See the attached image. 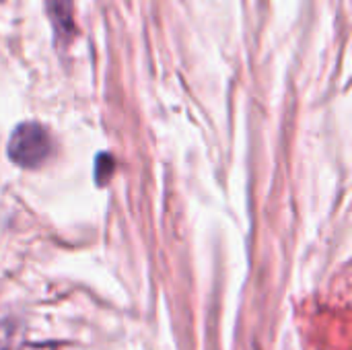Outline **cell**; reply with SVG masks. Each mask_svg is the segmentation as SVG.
Here are the masks:
<instances>
[{
  "label": "cell",
  "mask_w": 352,
  "mask_h": 350,
  "mask_svg": "<svg viewBox=\"0 0 352 350\" xmlns=\"http://www.w3.org/2000/svg\"><path fill=\"white\" fill-rule=\"evenodd\" d=\"M52 149H54V142H52L50 132L35 122H25L16 126L14 132L10 134L6 153L12 163L25 169H35L47 161V157L52 155Z\"/></svg>",
  "instance_id": "obj_1"
},
{
  "label": "cell",
  "mask_w": 352,
  "mask_h": 350,
  "mask_svg": "<svg viewBox=\"0 0 352 350\" xmlns=\"http://www.w3.org/2000/svg\"><path fill=\"white\" fill-rule=\"evenodd\" d=\"M47 10L60 37L70 39L72 33V10L70 0H47Z\"/></svg>",
  "instance_id": "obj_2"
}]
</instances>
